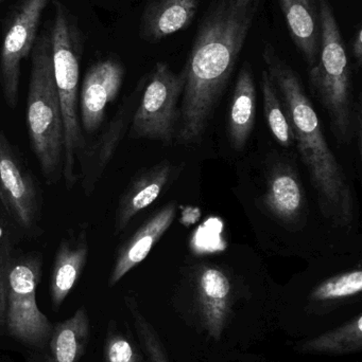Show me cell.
<instances>
[{
  "label": "cell",
  "mask_w": 362,
  "mask_h": 362,
  "mask_svg": "<svg viewBox=\"0 0 362 362\" xmlns=\"http://www.w3.org/2000/svg\"><path fill=\"white\" fill-rule=\"evenodd\" d=\"M50 30L53 74L59 93L64 129L62 173L67 187L77 181V157L84 148L78 118V86L85 36L72 11L61 1L52 0Z\"/></svg>",
  "instance_id": "3"
},
{
  "label": "cell",
  "mask_w": 362,
  "mask_h": 362,
  "mask_svg": "<svg viewBox=\"0 0 362 362\" xmlns=\"http://www.w3.org/2000/svg\"><path fill=\"white\" fill-rule=\"evenodd\" d=\"M40 278L36 259H0V329L36 350L46 344L53 327L36 301Z\"/></svg>",
  "instance_id": "5"
},
{
  "label": "cell",
  "mask_w": 362,
  "mask_h": 362,
  "mask_svg": "<svg viewBox=\"0 0 362 362\" xmlns=\"http://www.w3.org/2000/svg\"><path fill=\"white\" fill-rule=\"evenodd\" d=\"M291 40L312 69L320 51V17L317 0H278Z\"/></svg>",
  "instance_id": "15"
},
{
  "label": "cell",
  "mask_w": 362,
  "mask_h": 362,
  "mask_svg": "<svg viewBox=\"0 0 362 362\" xmlns=\"http://www.w3.org/2000/svg\"><path fill=\"white\" fill-rule=\"evenodd\" d=\"M200 0H149L140 15L138 33L144 42L155 44L193 23Z\"/></svg>",
  "instance_id": "12"
},
{
  "label": "cell",
  "mask_w": 362,
  "mask_h": 362,
  "mask_svg": "<svg viewBox=\"0 0 362 362\" xmlns=\"http://www.w3.org/2000/svg\"><path fill=\"white\" fill-rule=\"evenodd\" d=\"M89 247L85 240L63 242L53 264L50 278L51 301L60 308L76 285L87 261Z\"/></svg>",
  "instance_id": "18"
},
{
  "label": "cell",
  "mask_w": 362,
  "mask_h": 362,
  "mask_svg": "<svg viewBox=\"0 0 362 362\" xmlns=\"http://www.w3.org/2000/svg\"><path fill=\"white\" fill-rule=\"evenodd\" d=\"M91 336L86 308H81L63 322L53 325L46 344L29 362H78L84 354Z\"/></svg>",
  "instance_id": "14"
},
{
  "label": "cell",
  "mask_w": 362,
  "mask_h": 362,
  "mask_svg": "<svg viewBox=\"0 0 362 362\" xmlns=\"http://www.w3.org/2000/svg\"><path fill=\"white\" fill-rule=\"evenodd\" d=\"M184 68L172 71L165 62L155 64L140 82V101L132 120V136L170 146L176 138L184 89Z\"/></svg>",
  "instance_id": "6"
},
{
  "label": "cell",
  "mask_w": 362,
  "mask_h": 362,
  "mask_svg": "<svg viewBox=\"0 0 362 362\" xmlns=\"http://www.w3.org/2000/svg\"><path fill=\"white\" fill-rule=\"evenodd\" d=\"M362 348V317L349 321L338 329L307 340L300 346L304 353L346 355L359 352Z\"/></svg>",
  "instance_id": "19"
},
{
  "label": "cell",
  "mask_w": 362,
  "mask_h": 362,
  "mask_svg": "<svg viewBox=\"0 0 362 362\" xmlns=\"http://www.w3.org/2000/svg\"><path fill=\"white\" fill-rule=\"evenodd\" d=\"M261 93H263L264 110H265L268 127L276 141L284 148H289L295 141L293 131H291L290 124H289L288 119L285 114L278 90L266 70H264L261 74Z\"/></svg>",
  "instance_id": "20"
},
{
  "label": "cell",
  "mask_w": 362,
  "mask_h": 362,
  "mask_svg": "<svg viewBox=\"0 0 362 362\" xmlns=\"http://www.w3.org/2000/svg\"><path fill=\"white\" fill-rule=\"evenodd\" d=\"M0 198L23 228L31 227L36 217L33 182L23 172L4 135L0 133Z\"/></svg>",
  "instance_id": "9"
},
{
  "label": "cell",
  "mask_w": 362,
  "mask_h": 362,
  "mask_svg": "<svg viewBox=\"0 0 362 362\" xmlns=\"http://www.w3.org/2000/svg\"><path fill=\"white\" fill-rule=\"evenodd\" d=\"M27 125L43 173L53 176L63 167L64 129L53 74L49 25L40 32L31 52Z\"/></svg>",
  "instance_id": "4"
},
{
  "label": "cell",
  "mask_w": 362,
  "mask_h": 362,
  "mask_svg": "<svg viewBox=\"0 0 362 362\" xmlns=\"http://www.w3.org/2000/svg\"><path fill=\"white\" fill-rule=\"evenodd\" d=\"M352 52L354 59H356L357 65L361 66L362 64V28L361 25L357 27L356 33L352 42Z\"/></svg>",
  "instance_id": "25"
},
{
  "label": "cell",
  "mask_w": 362,
  "mask_h": 362,
  "mask_svg": "<svg viewBox=\"0 0 362 362\" xmlns=\"http://www.w3.org/2000/svg\"><path fill=\"white\" fill-rule=\"evenodd\" d=\"M174 172V165L168 160L142 173L125 192L119 202L115 219L117 233L123 231L130 221L144 209L157 199L167 185Z\"/></svg>",
  "instance_id": "16"
},
{
  "label": "cell",
  "mask_w": 362,
  "mask_h": 362,
  "mask_svg": "<svg viewBox=\"0 0 362 362\" xmlns=\"http://www.w3.org/2000/svg\"><path fill=\"white\" fill-rule=\"evenodd\" d=\"M136 93L134 91L133 95H131L127 103L123 104L121 110H119L118 115L115 117L114 121L111 124L110 129H108V133L106 134L104 138L102 137L101 142H100L99 154H98L97 163L94 165L91 168V171L89 172L87 176H85L84 180L89 181V182H94L96 180V173L97 170L100 172L104 169L106 163L110 160L112 157L113 153H114L115 148L118 146L119 141L123 137V133H125V127H127L128 117H129L130 110L132 108V103L135 100Z\"/></svg>",
  "instance_id": "21"
},
{
  "label": "cell",
  "mask_w": 362,
  "mask_h": 362,
  "mask_svg": "<svg viewBox=\"0 0 362 362\" xmlns=\"http://www.w3.org/2000/svg\"><path fill=\"white\" fill-rule=\"evenodd\" d=\"M263 204L272 217L286 225L300 223L305 215L306 197L298 172L287 163L272 168Z\"/></svg>",
  "instance_id": "10"
},
{
  "label": "cell",
  "mask_w": 362,
  "mask_h": 362,
  "mask_svg": "<svg viewBox=\"0 0 362 362\" xmlns=\"http://www.w3.org/2000/svg\"><path fill=\"white\" fill-rule=\"evenodd\" d=\"M127 306L131 312L138 339L145 354L148 357L149 362H170L159 336L157 335L150 323L140 314L135 302L133 300L127 299Z\"/></svg>",
  "instance_id": "23"
},
{
  "label": "cell",
  "mask_w": 362,
  "mask_h": 362,
  "mask_svg": "<svg viewBox=\"0 0 362 362\" xmlns=\"http://www.w3.org/2000/svg\"><path fill=\"white\" fill-rule=\"evenodd\" d=\"M256 110V87L250 64L242 66L236 80L229 115V136L233 148L244 150L252 134Z\"/></svg>",
  "instance_id": "17"
},
{
  "label": "cell",
  "mask_w": 362,
  "mask_h": 362,
  "mask_svg": "<svg viewBox=\"0 0 362 362\" xmlns=\"http://www.w3.org/2000/svg\"><path fill=\"white\" fill-rule=\"evenodd\" d=\"M176 216V206L166 204L148 219L133 236L123 245L111 272L108 285L115 286L125 274L140 265L148 257L153 247L167 232Z\"/></svg>",
  "instance_id": "13"
},
{
  "label": "cell",
  "mask_w": 362,
  "mask_h": 362,
  "mask_svg": "<svg viewBox=\"0 0 362 362\" xmlns=\"http://www.w3.org/2000/svg\"><path fill=\"white\" fill-rule=\"evenodd\" d=\"M125 67L115 57H104L89 67L83 78L80 93L81 123L86 133L97 131L106 110L120 90Z\"/></svg>",
  "instance_id": "8"
},
{
  "label": "cell",
  "mask_w": 362,
  "mask_h": 362,
  "mask_svg": "<svg viewBox=\"0 0 362 362\" xmlns=\"http://www.w3.org/2000/svg\"><path fill=\"white\" fill-rule=\"evenodd\" d=\"M263 59L280 93L293 139L316 189L321 213L335 227H350L355 218L352 189L325 140L318 114L299 76L269 42L264 47Z\"/></svg>",
  "instance_id": "2"
},
{
  "label": "cell",
  "mask_w": 362,
  "mask_h": 362,
  "mask_svg": "<svg viewBox=\"0 0 362 362\" xmlns=\"http://www.w3.org/2000/svg\"><path fill=\"white\" fill-rule=\"evenodd\" d=\"M0 235H1V230H0Z\"/></svg>",
  "instance_id": "26"
},
{
  "label": "cell",
  "mask_w": 362,
  "mask_h": 362,
  "mask_svg": "<svg viewBox=\"0 0 362 362\" xmlns=\"http://www.w3.org/2000/svg\"><path fill=\"white\" fill-rule=\"evenodd\" d=\"M362 291V272L352 270L338 274L319 284L310 298L315 301H334L359 295Z\"/></svg>",
  "instance_id": "22"
},
{
  "label": "cell",
  "mask_w": 362,
  "mask_h": 362,
  "mask_svg": "<svg viewBox=\"0 0 362 362\" xmlns=\"http://www.w3.org/2000/svg\"><path fill=\"white\" fill-rule=\"evenodd\" d=\"M103 362H145L135 346L116 329L110 327L104 346Z\"/></svg>",
  "instance_id": "24"
},
{
  "label": "cell",
  "mask_w": 362,
  "mask_h": 362,
  "mask_svg": "<svg viewBox=\"0 0 362 362\" xmlns=\"http://www.w3.org/2000/svg\"><path fill=\"white\" fill-rule=\"evenodd\" d=\"M196 296L204 327L210 337L219 339L231 310V280L220 268L203 266L196 276Z\"/></svg>",
  "instance_id": "11"
},
{
  "label": "cell",
  "mask_w": 362,
  "mask_h": 362,
  "mask_svg": "<svg viewBox=\"0 0 362 362\" xmlns=\"http://www.w3.org/2000/svg\"><path fill=\"white\" fill-rule=\"evenodd\" d=\"M2 1H4V0H0V2H2Z\"/></svg>",
  "instance_id": "27"
},
{
  "label": "cell",
  "mask_w": 362,
  "mask_h": 362,
  "mask_svg": "<svg viewBox=\"0 0 362 362\" xmlns=\"http://www.w3.org/2000/svg\"><path fill=\"white\" fill-rule=\"evenodd\" d=\"M49 0H19L6 14L0 44V85L11 108L16 105L21 63L31 54Z\"/></svg>",
  "instance_id": "7"
},
{
  "label": "cell",
  "mask_w": 362,
  "mask_h": 362,
  "mask_svg": "<svg viewBox=\"0 0 362 362\" xmlns=\"http://www.w3.org/2000/svg\"><path fill=\"white\" fill-rule=\"evenodd\" d=\"M264 0H213L204 13L188 59L176 141H201L229 84Z\"/></svg>",
  "instance_id": "1"
}]
</instances>
